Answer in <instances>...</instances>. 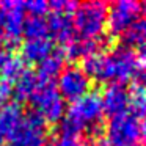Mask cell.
I'll list each match as a JSON object with an SVG mask.
<instances>
[{"label":"cell","instance_id":"1","mask_svg":"<svg viewBox=\"0 0 146 146\" xmlns=\"http://www.w3.org/2000/svg\"><path fill=\"white\" fill-rule=\"evenodd\" d=\"M82 71L90 80L102 83L141 82L145 79V57L143 52L137 54L127 47L118 46L111 52H99L82 60Z\"/></svg>","mask_w":146,"mask_h":146},{"label":"cell","instance_id":"2","mask_svg":"<svg viewBox=\"0 0 146 146\" xmlns=\"http://www.w3.org/2000/svg\"><path fill=\"white\" fill-rule=\"evenodd\" d=\"M101 93L90 91L88 94L71 102L66 110V116L60 121V135H80L91 126L104 123L102 121Z\"/></svg>","mask_w":146,"mask_h":146},{"label":"cell","instance_id":"3","mask_svg":"<svg viewBox=\"0 0 146 146\" xmlns=\"http://www.w3.org/2000/svg\"><path fill=\"white\" fill-rule=\"evenodd\" d=\"M105 133V140L111 146H141L145 138V124L143 119L130 111H124L108 119Z\"/></svg>","mask_w":146,"mask_h":146},{"label":"cell","instance_id":"4","mask_svg":"<svg viewBox=\"0 0 146 146\" xmlns=\"http://www.w3.org/2000/svg\"><path fill=\"white\" fill-rule=\"evenodd\" d=\"M108 5L104 2H85L79 3L74 11V30L80 38H99L105 35Z\"/></svg>","mask_w":146,"mask_h":146},{"label":"cell","instance_id":"5","mask_svg":"<svg viewBox=\"0 0 146 146\" xmlns=\"http://www.w3.org/2000/svg\"><path fill=\"white\" fill-rule=\"evenodd\" d=\"M29 102L32 104V110L38 111L49 123H60L66 113V105L63 98L57 91L55 82H42L39 80L35 91L32 93Z\"/></svg>","mask_w":146,"mask_h":146},{"label":"cell","instance_id":"6","mask_svg":"<svg viewBox=\"0 0 146 146\" xmlns=\"http://www.w3.org/2000/svg\"><path fill=\"white\" fill-rule=\"evenodd\" d=\"M47 121L35 110L24 113L19 127L10 138L13 146H47Z\"/></svg>","mask_w":146,"mask_h":146},{"label":"cell","instance_id":"7","mask_svg":"<svg viewBox=\"0 0 146 146\" xmlns=\"http://www.w3.org/2000/svg\"><path fill=\"white\" fill-rule=\"evenodd\" d=\"M145 5L137 0H118L108 5L107 10V25L108 33L111 36H119L126 32L133 22L143 17Z\"/></svg>","mask_w":146,"mask_h":146},{"label":"cell","instance_id":"8","mask_svg":"<svg viewBox=\"0 0 146 146\" xmlns=\"http://www.w3.org/2000/svg\"><path fill=\"white\" fill-rule=\"evenodd\" d=\"M3 8V39L2 44L7 47V52H16L21 47L22 39V29L25 21V10L24 2H0Z\"/></svg>","mask_w":146,"mask_h":146},{"label":"cell","instance_id":"9","mask_svg":"<svg viewBox=\"0 0 146 146\" xmlns=\"http://www.w3.org/2000/svg\"><path fill=\"white\" fill-rule=\"evenodd\" d=\"M55 86H57V91L60 93V96L63 98V101L74 102L90 93L91 80L88 79V76L83 72L80 66L69 64V66L63 68Z\"/></svg>","mask_w":146,"mask_h":146},{"label":"cell","instance_id":"10","mask_svg":"<svg viewBox=\"0 0 146 146\" xmlns=\"http://www.w3.org/2000/svg\"><path fill=\"white\" fill-rule=\"evenodd\" d=\"M108 44V38L105 35L99 36V38H80V36H74L69 42L63 46L61 52H63L64 60L71 61H82L85 58L91 57L94 54L102 52Z\"/></svg>","mask_w":146,"mask_h":146},{"label":"cell","instance_id":"11","mask_svg":"<svg viewBox=\"0 0 146 146\" xmlns=\"http://www.w3.org/2000/svg\"><path fill=\"white\" fill-rule=\"evenodd\" d=\"M104 115L113 118L129 110V91L121 83H108L101 94Z\"/></svg>","mask_w":146,"mask_h":146},{"label":"cell","instance_id":"12","mask_svg":"<svg viewBox=\"0 0 146 146\" xmlns=\"http://www.w3.org/2000/svg\"><path fill=\"white\" fill-rule=\"evenodd\" d=\"M24 118L22 105L17 102H8L0 108V145L10 141L13 133L19 127Z\"/></svg>","mask_w":146,"mask_h":146},{"label":"cell","instance_id":"13","mask_svg":"<svg viewBox=\"0 0 146 146\" xmlns=\"http://www.w3.org/2000/svg\"><path fill=\"white\" fill-rule=\"evenodd\" d=\"M47 36H50L52 42L57 41L60 44H66L76 36L72 24V16L69 14L52 13L47 19Z\"/></svg>","mask_w":146,"mask_h":146},{"label":"cell","instance_id":"14","mask_svg":"<svg viewBox=\"0 0 146 146\" xmlns=\"http://www.w3.org/2000/svg\"><path fill=\"white\" fill-rule=\"evenodd\" d=\"M21 58L24 63L39 64L46 57L54 52V42L50 38H39V39H27L21 44Z\"/></svg>","mask_w":146,"mask_h":146},{"label":"cell","instance_id":"15","mask_svg":"<svg viewBox=\"0 0 146 146\" xmlns=\"http://www.w3.org/2000/svg\"><path fill=\"white\" fill-rule=\"evenodd\" d=\"M25 63L16 52H2L0 54V80L14 83L24 72Z\"/></svg>","mask_w":146,"mask_h":146},{"label":"cell","instance_id":"16","mask_svg":"<svg viewBox=\"0 0 146 146\" xmlns=\"http://www.w3.org/2000/svg\"><path fill=\"white\" fill-rule=\"evenodd\" d=\"M64 68V57L61 49H57L52 52L49 57H46L41 63L38 64V69H36V76L39 80L42 82H54L55 77L60 76V72Z\"/></svg>","mask_w":146,"mask_h":146},{"label":"cell","instance_id":"17","mask_svg":"<svg viewBox=\"0 0 146 146\" xmlns=\"http://www.w3.org/2000/svg\"><path fill=\"white\" fill-rule=\"evenodd\" d=\"M145 39H146V22L145 19H138L133 22L126 32L119 35V41L123 47H127L130 50H143L145 47Z\"/></svg>","mask_w":146,"mask_h":146},{"label":"cell","instance_id":"18","mask_svg":"<svg viewBox=\"0 0 146 146\" xmlns=\"http://www.w3.org/2000/svg\"><path fill=\"white\" fill-rule=\"evenodd\" d=\"M38 82H39V79L35 71L25 69V72L14 82V86H13V96L17 104H22V102L29 101L32 93L35 91Z\"/></svg>","mask_w":146,"mask_h":146},{"label":"cell","instance_id":"19","mask_svg":"<svg viewBox=\"0 0 146 146\" xmlns=\"http://www.w3.org/2000/svg\"><path fill=\"white\" fill-rule=\"evenodd\" d=\"M129 91V110L137 118L143 119L146 110V99H145V85L141 82H130Z\"/></svg>","mask_w":146,"mask_h":146},{"label":"cell","instance_id":"20","mask_svg":"<svg viewBox=\"0 0 146 146\" xmlns=\"http://www.w3.org/2000/svg\"><path fill=\"white\" fill-rule=\"evenodd\" d=\"M22 36L27 39H39V38H49L47 36V21L46 17H32L29 16L24 21Z\"/></svg>","mask_w":146,"mask_h":146},{"label":"cell","instance_id":"21","mask_svg":"<svg viewBox=\"0 0 146 146\" xmlns=\"http://www.w3.org/2000/svg\"><path fill=\"white\" fill-rule=\"evenodd\" d=\"M24 10L32 17H44L46 13H49V3L44 0H30L24 2Z\"/></svg>","mask_w":146,"mask_h":146},{"label":"cell","instance_id":"22","mask_svg":"<svg viewBox=\"0 0 146 146\" xmlns=\"http://www.w3.org/2000/svg\"><path fill=\"white\" fill-rule=\"evenodd\" d=\"M47 3H49V11L60 14H69V16H72L76 8L79 7L77 2H69V0H52Z\"/></svg>","mask_w":146,"mask_h":146},{"label":"cell","instance_id":"23","mask_svg":"<svg viewBox=\"0 0 146 146\" xmlns=\"http://www.w3.org/2000/svg\"><path fill=\"white\" fill-rule=\"evenodd\" d=\"M52 146H88L86 140H83L80 135H60Z\"/></svg>","mask_w":146,"mask_h":146},{"label":"cell","instance_id":"24","mask_svg":"<svg viewBox=\"0 0 146 146\" xmlns=\"http://www.w3.org/2000/svg\"><path fill=\"white\" fill-rule=\"evenodd\" d=\"M11 98H13V85L5 80H0V105L3 107L5 104L11 102Z\"/></svg>","mask_w":146,"mask_h":146},{"label":"cell","instance_id":"25","mask_svg":"<svg viewBox=\"0 0 146 146\" xmlns=\"http://www.w3.org/2000/svg\"><path fill=\"white\" fill-rule=\"evenodd\" d=\"M0 36H3V8L0 5Z\"/></svg>","mask_w":146,"mask_h":146},{"label":"cell","instance_id":"26","mask_svg":"<svg viewBox=\"0 0 146 146\" xmlns=\"http://www.w3.org/2000/svg\"><path fill=\"white\" fill-rule=\"evenodd\" d=\"M91 146H111V145H110V143H108L105 138H101V140H98V141H94Z\"/></svg>","mask_w":146,"mask_h":146},{"label":"cell","instance_id":"27","mask_svg":"<svg viewBox=\"0 0 146 146\" xmlns=\"http://www.w3.org/2000/svg\"><path fill=\"white\" fill-rule=\"evenodd\" d=\"M3 52V44H2V39H0V54Z\"/></svg>","mask_w":146,"mask_h":146},{"label":"cell","instance_id":"28","mask_svg":"<svg viewBox=\"0 0 146 146\" xmlns=\"http://www.w3.org/2000/svg\"><path fill=\"white\" fill-rule=\"evenodd\" d=\"M0 146H13V145H8V143H5V145H0Z\"/></svg>","mask_w":146,"mask_h":146},{"label":"cell","instance_id":"29","mask_svg":"<svg viewBox=\"0 0 146 146\" xmlns=\"http://www.w3.org/2000/svg\"><path fill=\"white\" fill-rule=\"evenodd\" d=\"M47 146H49V145H47Z\"/></svg>","mask_w":146,"mask_h":146}]
</instances>
